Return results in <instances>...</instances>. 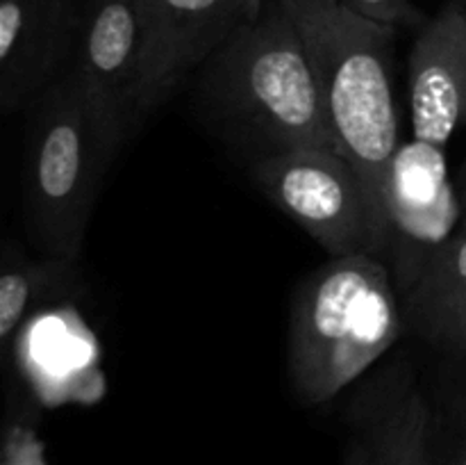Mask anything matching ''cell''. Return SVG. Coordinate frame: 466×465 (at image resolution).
Segmentation results:
<instances>
[{"instance_id": "6", "label": "cell", "mask_w": 466, "mask_h": 465, "mask_svg": "<svg viewBox=\"0 0 466 465\" xmlns=\"http://www.w3.org/2000/svg\"><path fill=\"white\" fill-rule=\"evenodd\" d=\"M462 219V201L458 182L451 178L446 149L417 140L403 141L387 181L380 251L400 301L453 240Z\"/></svg>"}, {"instance_id": "16", "label": "cell", "mask_w": 466, "mask_h": 465, "mask_svg": "<svg viewBox=\"0 0 466 465\" xmlns=\"http://www.w3.org/2000/svg\"><path fill=\"white\" fill-rule=\"evenodd\" d=\"M446 465H466V442H464L462 450H460L458 454H455L453 459H451L449 463H446Z\"/></svg>"}, {"instance_id": "12", "label": "cell", "mask_w": 466, "mask_h": 465, "mask_svg": "<svg viewBox=\"0 0 466 465\" xmlns=\"http://www.w3.org/2000/svg\"><path fill=\"white\" fill-rule=\"evenodd\" d=\"M405 326L435 345L466 349V219L403 301Z\"/></svg>"}, {"instance_id": "2", "label": "cell", "mask_w": 466, "mask_h": 465, "mask_svg": "<svg viewBox=\"0 0 466 465\" xmlns=\"http://www.w3.org/2000/svg\"><path fill=\"white\" fill-rule=\"evenodd\" d=\"M205 98L226 130L259 155L337 149L317 73L278 0L205 64Z\"/></svg>"}, {"instance_id": "14", "label": "cell", "mask_w": 466, "mask_h": 465, "mask_svg": "<svg viewBox=\"0 0 466 465\" xmlns=\"http://www.w3.org/2000/svg\"><path fill=\"white\" fill-rule=\"evenodd\" d=\"M339 3L371 21L394 27L412 16V0H339Z\"/></svg>"}, {"instance_id": "8", "label": "cell", "mask_w": 466, "mask_h": 465, "mask_svg": "<svg viewBox=\"0 0 466 465\" xmlns=\"http://www.w3.org/2000/svg\"><path fill=\"white\" fill-rule=\"evenodd\" d=\"M141 123L228 41L262 16L264 0H137Z\"/></svg>"}, {"instance_id": "13", "label": "cell", "mask_w": 466, "mask_h": 465, "mask_svg": "<svg viewBox=\"0 0 466 465\" xmlns=\"http://www.w3.org/2000/svg\"><path fill=\"white\" fill-rule=\"evenodd\" d=\"M77 285V260L27 258L21 251H5L0 274V342L9 346L14 333L35 305L59 301Z\"/></svg>"}, {"instance_id": "5", "label": "cell", "mask_w": 466, "mask_h": 465, "mask_svg": "<svg viewBox=\"0 0 466 465\" xmlns=\"http://www.w3.org/2000/svg\"><path fill=\"white\" fill-rule=\"evenodd\" d=\"M250 178L332 258L378 255L367 194L353 164L339 150L294 149L259 155L250 162Z\"/></svg>"}, {"instance_id": "9", "label": "cell", "mask_w": 466, "mask_h": 465, "mask_svg": "<svg viewBox=\"0 0 466 465\" xmlns=\"http://www.w3.org/2000/svg\"><path fill=\"white\" fill-rule=\"evenodd\" d=\"M80 30L73 0H0V109L32 105L71 67Z\"/></svg>"}, {"instance_id": "4", "label": "cell", "mask_w": 466, "mask_h": 465, "mask_svg": "<svg viewBox=\"0 0 466 465\" xmlns=\"http://www.w3.org/2000/svg\"><path fill=\"white\" fill-rule=\"evenodd\" d=\"M112 162L66 71L32 103L23 205L36 253L80 260Z\"/></svg>"}, {"instance_id": "7", "label": "cell", "mask_w": 466, "mask_h": 465, "mask_svg": "<svg viewBox=\"0 0 466 465\" xmlns=\"http://www.w3.org/2000/svg\"><path fill=\"white\" fill-rule=\"evenodd\" d=\"M109 153L141 123V26L137 0H85L76 53L66 68Z\"/></svg>"}, {"instance_id": "11", "label": "cell", "mask_w": 466, "mask_h": 465, "mask_svg": "<svg viewBox=\"0 0 466 465\" xmlns=\"http://www.w3.org/2000/svg\"><path fill=\"white\" fill-rule=\"evenodd\" d=\"M346 465H432L431 410L408 367H391L355 399Z\"/></svg>"}, {"instance_id": "10", "label": "cell", "mask_w": 466, "mask_h": 465, "mask_svg": "<svg viewBox=\"0 0 466 465\" xmlns=\"http://www.w3.org/2000/svg\"><path fill=\"white\" fill-rule=\"evenodd\" d=\"M408 68L412 140L446 149L466 130V12L460 0H449L423 26Z\"/></svg>"}, {"instance_id": "17", "label": "cell", "mask_w": 466, "mask_h": 465, "mask_svg": "<svg viewBox=\"0 0 466 465\" xmlns=\"http://www.w3.org/2000/svg\"><path fill=\"white\" fill-rule=\"evenodd\" d=\"M460 3H462V7H464V12H466V0H460Z\"/></svg>"}, {"instance_id": "3", "label": "cell", "mask_w": 466, "mask_h": 465, "mask_svg": "<svg viewBox=\"0 0 466 465\" xmlns=\"http://www.w3.org/2000/svg\"><path fill=\"white\" fill-rule=\"evenodd\" d=\"M405 328L403 304L380 255L332 258L299 290L289 324V378L309 406L369 372Z\"/></svg>"}, {"instance_id": "1", "label": "cell", "mask_w": 466, "mask_h": 465, "mask_svg": "<svg viewBox=\"0 0 466 465\" xmlns=\"http://www.w3.org/2000/svg\"><path fill=\"white\" fill-rule=\"evenodd\" d=\"M312 57L328 126L367 194L378 255L385 231V191L400 144L394 91L399 27L371 21L339 0H278Z\"/></svg>"}, {"instance_id": "15", "label": "cell", "mask_w": 466, "mask_h": 465, "mask_svg": "<svg viewBox=\"0 0 466 465\" xmlns=\"http://www.w3.org/2000/svg\"><path fill=\"white\" fill-rule=\"evenodd\" d=\"M455 182H458L460 201H462V210H464V219H466V164H464L462 171H460V178Z\"/></svg>"}]
</instances>
